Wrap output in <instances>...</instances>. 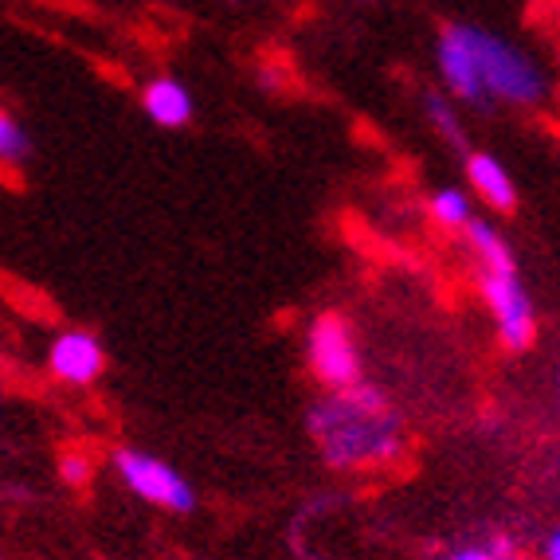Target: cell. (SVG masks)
Segmentation results:
<instances>
[{"mask_svg":"<svg viewBox=\"0 0 560 560\" xmlns=\"http://www.w3.org/2000/svg\"><path fill=\"white\" fill-rule=\"evenodd\" d=\"M361 4H376V0H361Z\"/></svg>","mask_w":560,"mask_h":560,"instance_id":"2e32d148","label":"cell"},{"mask_svg":"<svg viewBox=\"0 0 560 560\" xmlns=\"http://www.w3.org/2000/svg\"><path fill=\"white\" fill-rule=\"evenodd\" d=\"M310 435L334 470L393 467L404 455V420L388 396L369 381H357L346 393H329L306 416Z\"/></svg>","mask_w":560,"mask_h":560,"instance_id":"7a4b0ae2","label":"cell"},{"mask_svg":"<svg viewBox=\"0 0 560 560\" xmlns=\"http://www.w3.org/2000/svg\"><path fill=\"white\" fill-rule=\"evenodd\" d=\"M28 158H32L28 130H24L9 110H0V165L20 168V165H28Z\"/></svg>","mask_w":560,"mask_h":560,"instance_id":"7c38bea8","label":"cell"},{"mask_svg":"<svg viewBox=\"0 0 560 560\" xmlns=\"http://www.w3.org/2000/svg\"><path fill=\"white\" fill-rule=\"evenodd\" d=\"M510 557V549H505V541H498V545H490V549H458V552H451V557H443V560H505Z\"/></svg>","mask_w":560,"mask_h":560,"instance_id":"4fadbf2b","label":"cell"},{"mask_svg":"<svg viewBox=\"0 0 560 560\" xmlns=\"http://www.w3.org/2000/svg\"><path fill=\"white\" fill-rule=\"evenodd\" d=\"M47 369H51V376H56L59 384L86 388V384H94L103 376L106 349L91 329H63V334H56L51 346H47Z\"/></svg>","mask_w":560,"mask_h":560,"instance_id":"8992f818","label":"cell"},{"mask_svg":"<svg viewBox=\"0 0 560 560\" xmlns=\"http://www.w3.org/2000/svg\"><path fill=\"white\" fill-rule=\"evenodd\" d=\"M467 185L486 208L494 212H514L517 208V185L510 168L486 150H467Z\"/></svg>","mask_w":560,"mask_h":560,"instance_id":"ba28073f","label":"cell"},{"mask_svg":"<svg viewBox=\"0 0 560 560\" xmlns=\"http://www.w3.org/2000/svg\"><path fill=\"white\" fill-rule=\"evenodd\" d=\"M478 294L494 318L498 341L510 353H525L537 341V310H533V294L525 290L522 271H478Z\"/></svg>","mask_w":560,"mask_h":560,"instance_id":"277c9868","label":"cell"},{"mask_svg":"<svg viewBox=\"0 0 560 560\" xmlns=\"http://www.w3.org/2000/svg\"><path fill=\"white\" fill-rule=\"evenodd\" d=\"M420 106H423V118L435 126V133H440L443 141H451L455 150H463L467 153L470 150V141H467V130H463V121H458V110H455V103H451L447 94L443 91H428L420 98Z\"/></svg>","mask_w":560,"mask_h":560,"instance_id":"8fae6325","label":"cell"},{"mask_svg":"<svg viewBox=\"0 0 560 560\" xmlns=\"http://www.w3.org/2000/svg\"><path fill=\"white\" fill-rule=\"evenodd\" d=\"M141 110L161 130H185L192 114H197V98H192V91L180 79L158 75L141 86Z\"/></svg>","mask_w":560,"mask_h":560,"instance_id":"52a82bcc","label":"cell"},{"mask_svg":"<svg viewBox=\"0 0 560 560\" xmlns=\"http://www.w3.org/2000/svg\"><path fill=\"white\" fill-rule=\"evenodd\" d=\"M463 235H467V247L478 259V271H517V255H514V247H510V240L498 232V224L475 215V220L463 228Z\"/></svg>","mask_w":560,"mask_h":560,"instance_id":"9c48e42d","label":"cell"},{"mask_svg":"<svg viewBox=\"0 0 560 560\" xmlns=\"http://www.w3.org/2000/svg\"><path fill=\"white\" fill-rule=\"evenodd\" d=\"M114 470L126 482V490H133L141 502L168 510V514H192L197 510V490L180 478L177 467H168L165 458L150 455V451H138V447L114 451Z\"/></svg>","mask_w":560,"mask_h":560,"instance_id":"5b68a950","label":"cell"},{"mask_svg":"<svg viewBox=\"0 0 560 560\" xmlns=\"http://www.w3.org/2000/svg\"><path fill=\"white\" fill-rule=\"evenodd\" d=\"M435 67L451 103L475 110H533L549 98V71L514 39L478 24H447L435 39Z\"/></svg>","mask_w":560,"mask_h":560,"instance_id":"6da1fadb","label":"cell"},{"mask_svg":"<svg viewBox=\"0 0 560 560\" xmlns=\"http://www.w3.org/2000/svg\"><path fill=\"white\" fill-rule=\"evenodd\" d=\"M428 212H431V220L440 228H447V232H463V228L475 220V200H470V192H463V188L447 185L431 192Z\"/></svg>","mask_w":560,"mask_h":560,"instance_id":"30bf717a","label":"cell"},{"mask_svg":"<svg viewBox=\"0 0 560 560\" xmlns=\"http://www.w3.org/2000/svg\"><path fill=\"white\" fill-rule=\"evenodd\" d=\"M86 475H91V470H86V458H79V455L63 458V478H67V482H86Z\"/></svg>","mask_w":560,"mask_h":560,"instance_id":"5bb4252c","label":"cell"},{"mask_svg":"<svg viewBox=\"0 0 560 560\" xmlns=\"http://www.w3.org/2000/svg\"><path fill=\"white\" fill-rule=\"evenodd\" d=\"M541 560H560V533H557V529H549V533H545Z\"/></svg>","mask_w":560,"mask_h":560,"instance_id":"9a60e30c","label":"cell"},{"mask_svg":"<svg viewBox=\"0 0 560 560\" xmlns=\"http://www.w3.org/2000/svg\"><path fill=\"white\" fill-rule=\"evenodd\" d=\"M306 361H310L314 381H318L322 388H329V393H346L357 381H364L361 346H357V334L346 314L326 310V314H318V318L310 322Z\"/></svg>","mask_w":560,"mask_h":560,"instance_id":"3957f363","label":"cell"}]
</instances>
